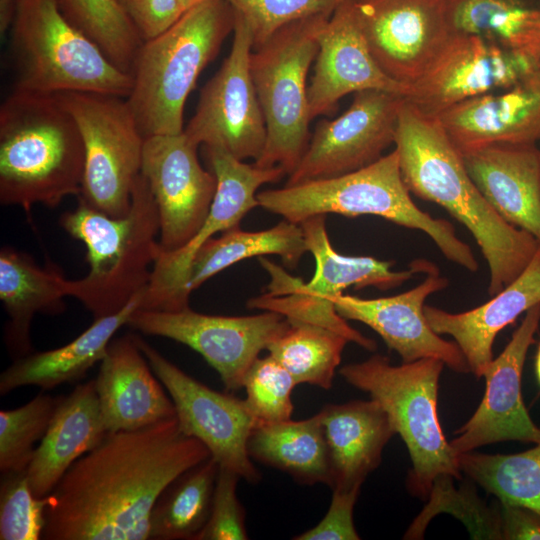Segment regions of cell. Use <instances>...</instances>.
<instances>
[{
  "mask_svg": "<svg viewBox=\"0 0 540 540\" xmlns=\"http://www.w3.org/2000/svg\"><path fill=\"white\" fill-rule=\"evenodd\" d=\"M143 41L151 39L184 13L179 0H118Z\"/></svg>",
  "mask_w": 540,
  "mask_h": 540,
  "instance_id": "f6af8a7d",
  "label": "cell"
},
{
  "mask_svg": "<svg viewBox=\"0 0 540 540\" xmlns=\"http://www.w3.org/2000/svg\"><path fill=\"white\" fill-rule=\"evenodd\" d=\"M444 365L436 358L393 365L387 356L375 354L339 370L346 382L368 393L386 412L412 461L408 490L423 500L439 476L462 477L459 455L443 434L437 410Z\"/></svg>",
  "mask_w": 540,
  "mask_h": 540,
  "instance_id": "52a82bcc",
  "label": "cell"
},
{
  "mask_svg": "<svg viewBox=\"0 0 540 540\" xmlns=\"http://www.w3.org/2000/svg\"><path fill=\"white\" fill-rule=\"evenodd\" d=\"M135 340L175 406L180 431L199 440L219 467L250 483L261 476L247 444L257 422L244 399L211 389L185 373L139 335Z\"/></svg>",
  "mask_w": 540,
  "mask_h": 540,
  "instance_id": "4fadbf2b",
  "label": "cell"
},
{
  "mask_svg": "<svg viewBox=\"0 0 540 540\" xmlns=\"http://www.w3.org/2000/svg\"><path fill=\"white\" fill-rule=\"evenodd\" d=\"M64 16L130 73L143 40L118 0H57Z\"/></svg>",
  "mask_w": 540,
  "mask_h": 540,
  "instance_id": "74e56055",
  "label": "cell"
},
{
  "mask_svg": "<svg viewBox=\"0 0 540 540\" xmlns=\"http://www.w3.org/2000/svg\"><path fill=\"white\" fill-rule=\"evenodd\" d=\"M17 0H0V30L1 33L10 29L16 9Z\"/></svg>",
  "mask_w": 540,
  "mask_h": 540,
  "instance_id": "7dc6e473",
  "label": "cell"
},
{
  "mask_svg": "<svg viewBox=\"0 0 540 540\" xmlns=\"http://www.w3.org/2000/svg\"><path fill=\"white\" fill-rule=\"evenodd\" d=\"M535 371L537 375V380L540 385V342L537 348V354H536V359H535Z\"/></svg>",
  "mask_w": 540,
  "mask_h": 540,
  "instance_id": "681fc988",
  "label": "cell"
},
{
  "mask_svg": "<svg viewBox=\"0 0 540 540\" xmlns=\"http://www.w3.org/2000/svg\"><path fill=\"white\" fill-rule=\"evenodd\" d=\"M326 216L315 215L300 223L307 251L315 260L311 280L302 281V288L309 294L333 302V298L349 287H375L385 291L396 288L414 275L422 273L418 259L410 263L409 269L394 271V261L370 256H345L337 252L329 240Z\"/></svg>",
  "mask_w": 540,
  "mask_h": 540,
  "instance_id": "f546056e",
  "label": "cell"
},
{
  "mask_svg": "<svg viewBox=\"0 0 540 540\" xmlns=\"http://www.w3.org/2000/svg\"><path fill=\"white\" fill-rule=\"evenodd\" d=\"M318 414L328 448L329 486L332 491H360L395 434L386 412L371 398L328 404Z\"/></svg>",
  "mask_w": 540,
  "mask_h": 540,
  "instance_id": "484cf974",
  "label": "cell"
},
{
  "mask_svg": "<svg viewBox=\"0 0 540 540\" xmlns=\"http://www.w3.org/2000/svg\"><path fill=\"white\" fill-rule=\"evenodd\" d=\"M410 194L394 149L359 170L261 191L257 199L263 209L296 224L315 215L379 216L426 233L448 260L476 272L479 265L472 249L457 236L454 226L419 209Z\"/></svg>",
  "mask_w": 540,
  "mask_h": 540,
  "instance_id": "8992f818",
  "label": "cell"
},
{
  "mask_svg": "<svg viewBox=\"0 0 540 540\" xmlns=\"http://www.w3.org/2000/svg\"><path fill=\"white\" fill-rule=\"evenodd\" d=\"M426 278L416 287L398 295L363 299L341 294L333 298L340 316L364 323L373 329L390 350L397 352L403 363L423 358L441 360L451 370L470 372L458 345L432 330L424 315L425 300L448 286L435 264L419 259Z\"/></svg>",
  "mask_w": 540,
  "mask_h": 540,
  "instance_id": "ffe728a7",
  "label": "cell"
},
{
  "mask_svg": "<svg viewBox=\"0 0 540 540\" xmlns=\"http://www.w3.org/2000/svg\"><path fill=\"white\" fill-rule=\"evenodd\" d=\"M305 252L300 224L283 219L261 231H244L237 225L207 240L198 249L188 270L185 294L190 297L209 278L244 259L274 254L280 256L284 264L294 267Z\"/></svg>",
  "mask_w": 540,
  "mask_h": 540,
  "instance_id": "1f68e13d",
  "label": "cell"
},
{
  "mask_svg": "<svg viewBox=\"0 0 540 540\" xmlns=\"http://www.w3.org/2000/svg\"><path fill=\"white\" fill-rule=\"evenodd\" d=\"M94 380L107 432L136 430L176 417L171 397L133 334L111 340Z\"/></svg>",
  "mask_w": 540,
  "mask_h": 540,
  "instance_id": "603a6c76",
  "label": "cell"
},
{
  "mask_svg": "<svg viewBox=\"0 0 540 540\" xmlns=\"http://www.w3.org/2000/svg\"><path fill=\"white\" fill-rule=\"evenodd\" d=\"M15 89L56 94L95 92L128 97L132 76L75 27L57 0H17L10 27Z\"/></svg>",
  "mask_w": 540,
  "mask_h": 540,
  "instance_id": "ba28073f",
  "label": "cell"
},
{
  "mask_svg": "<svg viewBox=\"0 0 540 540\" xmlns=\"http://www.w3.org/2000/svg\"><path fill=\"white\" fill-rule=\"evenodd\" d=\"M539 325L540 302L525 312L504 350L485 370L481 403L449 441L457 455L502 441L540 443V427L531 419L521 391L524 363Z\"/></svg>",
  "mask_w": 540,
  "mask_h": 540,
  "instance_id": "d6986e66",
  "label": "cell"
},
{
  "mask_svg": "<svg viewBox=\"0 0 540 540\" xmlns=\"http://www.w3.org/2000/svg\"><path fill=\"white\" fill-rule=\"evenodd\" d=\"M47 504L48 496H34L27 470L1 473L0 539H41Z\"/></svg>",
  "mask_w": 540,
  "mask_h": 540,
  "instance_id": "60d3db41",
  "label": "cell"
},
{
  "mask_svg": "<svg viewBox=\"0 0 540 540\" xmlns=\"http://www.w3.org/2000/svg\"><path fill=\"white\" fill-rule=\"evenodd\" d=\"M176 417L108 432L77 459L48 495L44 540H145L165 488L209 458Z\"/></svg>",
  "mask_w": 540,
  "mask_h": 540,
  "instance_id": "6da1fadb",
  "label": "cell"
},
{
  "mask_svg": "<svg viewBox=\"0 0 540 540\" xmlns=\"http://www.w3.org/2000/svg\"><path fill=\"white\" fill-rule=\"evenodd\" d=\"M360 491H332L330 507L313 528L294 537L296 540H358L353 509Z\"/></svg>",
  "mask_w": 540,
  "mask_h": 540,
  "instance_id": "ee69618b",
  "label": "cell"
},
{
  "mask_svg": "<svg viewBox=\"0 0 540 540\" xmlns=\"http://www.w3.org/2000/svg\"><path fill=\"white\" fill-rule=\"evenodd\" d=\"M206 0H179L184 12Z\"/></svg>",
  "mask_w": 540,
  "mask_h": 540,
  "instance_id": "c3c4849f",
  "label": "cell"
},
{
  "mask_svg": "<svg viewBox=\"0 0 540 540\" xmlns=\"http://www.w3.org/2000/svg\"><path fill=\"white\" fill-rule=\"evenodd\" d=\"M394 145L409 192L443 207L468 229L488 264V294H498L529 265L540 249L538 240L506 222L485 200L438 118L404 100Z\"/></svg>",
  "mask_w": 540,
  "mask_h": 540,
  "instance_id": "7a4b0ae2",
  "label": "cell"
},
{
  "mask_svg": "<svg viewBox=\"0 0 540 540\" xmlns=\"http://www.w3.org/2000/svg\"><path fill=\"white\" fill-rule=\"evenodd\" d=\"M195 144L183 131L145 138L141 174L157 205L159 250L184 247L197 234L213 202L217 180L205 170Z\"/></svg>",
  "mask_w": 540,
  "mask_h": 540,
  "instance_id": "e0dca14e",
  "label": "cell"
},
{
  "mask_svg": "<svg viewBox=\"0 0 540 540\" xmlns=\"http://www.w3.org/2000/svg\"><path fill=\"white\" fill-rule=\"evenodd\" d=\"M380 68L411 87L445 47L452 32L447 0H351Z\"/></svg>",
  "mask_w": 540,
  "mask_h": 540,
  "instance_id": "ac0fdd59",
  "label": "cell"
},
{
  "mask_svg": "<svg viewBox=\"0 0 540 540\" xmlns=\"http://www.w3.org/2000/svg\"><path fill=\"white\" fill-rule=\"evenodd\" d=\"M252 459L277 468L300 483L330 482L327 443L319 414L311 418L259 424L247 444Z\"/></svg>",
  "mask_w": 540,
  "mask_h": 540,
  "instance_id": "4dcf8cb0",
  "label": "cell"
},
{
  "mask_svg": "<svg viewBox=\"0 0 540 540\" xmlns=\"http://www.w3.org/2000/svg\"><path fill=\"white\" fill-rule=\"evenodd\" d=\"M239 478L219 467L208 521L193 540L248 539L245 512L236 492Z\"/></svg>",
  "mask_w": 540,
  "mask_h": 540,
  "instance_id": "7bdbcfd3",
  "label": "cell"
},
{
  "mask_svg": "<svg viewBox=\"0 0 540 540\" xmlns=\"http://www.w3.org/2000/svg\"><path fill=\"white\" fill-rule=\"evenodd\" d=\"M247 24L256 49L284 26L316 15H332L346 0H226Z\"/></svg>",
  "mask_w": 540,
  "mask_h": 540,
  "instance_id": "b9f144b4",
  "label": "cell"
},
{
  "mask_svg": "<svg viewBox=\"0 0 540 540\" xmlns=\"http://www.w3.org/2000/svg\"><path fill=\"white\" fill-rule=\"evenodd\" d=\"M107 433L94 379L62 396L27 468L34 496L47 497L69 467Z\"/></svg>",
  "mask_w": 540,
  "mask_h": 540,
  "instance_id": "4316f807",
  "label": "cell"
},
{
  "mask_svg": "<svg viewBox=\"0 0 540 540\" xmlns=\"http://www.w3.org/2000/svg\"><path fill=\"white\" fill-rule=\"evenodd\" d=\"M331 15L290 23L253 49L250 72L266 126V142L254 164L280 166L290 175L309 140L307 75L318 52V35Z\"/></svg>",
  "mask_w": 540,
  "mask_h": 540,
  "instance_id": "9c48e42d",
  "label": "cell"
},
{
  "mask_svg": "<svg viewBox=\"0 0 540 540\" xmlns=\"http://www.w3.org/2000/svg\"><path fill=\"white\" fill-rule=\"evenodd\" d=\"M71 280L53 263L38 265L12 247L0 250V300L7 313L4 341L13 360L33 352L30 329L36 314L56 315L70 297Z\"/></svg>",
  "mask_w": 540,
  "mask_h": 540,
  "instance_id": "83f0119b",
  "label": "cell"
},
{
  "mask_svg": "<svg viewBox=\"0 0 540 540\" xmlns=\"http://www.w3.org/2000/svg\"><path fill=\"white\" fill-rule=\"evenodd\" d=\"M452 33L484 38L540 63V8L525 0H447Z\"/></svg>",
  "mask_w": 540,
  "mask_h": 540,
  "instance_id": "d6a6232c",
  "label": "cell"
},
{
  "mask_svg": "<svg viewBox=\"0 0 540 540\" xmlns=\"http://www.w3.org/2000/svg\"><path fill=\"white\" fill-rule=\"evenodd\" d=\"M127 325L190 347L218 372L227 391H236L243 387L244 377L259 353L286 328L288 320L272 311L221 316L188 307L178 311L137 310Z\"/></svg>",
  "mask_w": 540,
  "mask_h": 540,
  "instance_id": "5bb4252c",
  "label": "cell"
},
{
  "mask_svg": "<svg viewBox=\"0 0 540 540\" xmlns=\"http://www.w3.org/2000/svg\"><path fill=\"white\" fill-rule=\"evenodd\" d=\"M540 69V63L484 38L452 33L405 100L425 116L437 118L453 105L508 89Z\"/></svg>",
  "mask_w": 540,
  "mask_h": 540,
  "instance_id": "2e32d148",
  "label": "cell"
},
{
  "mask_svg": "<svg viewBox=\"0 0 540 540\" xmlns=\"http://www.w3.org/2000/svg\"><path fill=\"white\" fill-rule=\"evenodd\" d=\"M205 155L217 188L209 213L193 239L184 247L162 252L152 267L150 281L142 293L141 308L149 311H178L189 307L184 285L198 249L217 233L240 224L242 218L259 206L258 189L283 178L280 166L269 168L247 164L219 148H207Z\"/></svg>",
  "mask_w": 540,
  "mask_h": 540,
  "instance_id": "8fae6325",
  "label": "cell"
},
{
  "mask_svg": "<svg viewBox=\"0 0 540 540\" xmlns=\"http://www.w3.org/2000/svg\"><path fill=\"white\" fill-rule=\"evenodd\" d=\"M234 13L230 53L201 89L184 132L198 146L256 161L265 146L266 126L250 72L252 35L242 17Z\"/></svg>",
  "mask_w": 540,
  "mask_h": 540,
  "instance_id": "7c38bea8",
  "label": "cell"
},
{
  "mask_svg": "<svg viewBox=\"0 0 540 540\" xmlns=\"http://www.w3.org/2000/svg\"><path fill=\"white\" fill-rule=\"evenodd\" d=\"M348 342L346 337L326 327L288 321L266 350L297 384L329 389Z\"/></svg>",
  "mask_w": 540,
  "mask_h": 540,
  "instance_id": "e575fe53",
  "label": "cell"
},
{
  "mask_svg": "<svg viewBox=\"0 0 540 540\" xmlns=\"http://www.w3.org/2000/svg\"><path fill=\"white\" fill-rule=\"evenodd\" d=\"M260 265L270 276L267 291L250 299L248 307L276 312L289 322L314 324L331 329L357 345L374 351L376 342L352 328L337 312L332 301L315 297L302 288L299 277L288 274L282 267L264 257Z\"/></svg>",
  "mask_w": 540,
  "mask_h": 540,
  "instance_id": "8d00e7d4",
  "label": "cell"
},
{
  "mask_svg": "<svg viewBox=\"0 0 540 540\" xmlns=\"http://www.w3.org/2000/svg\"><path fill=\"white\" fill-rule=\"evenodd\" d=\"M75 119L85 149L80 200L111 217L131 207L132 188L141 173L145 137L126 98L95 92L55 94Z\"/></svg>",
  "mask_w": 540,
  "mask_h": 540,
  "instance_id": "30bf717a",
  "label": "cell"
},
{
  "mask_svg": "<svg viewBox=\"0 0 540 540\" xmlns=\"http://www.w3.org/2000/svg\"><path fill=\"white\" fill-rule=\"evenodd\" d=\"M539 302L540 249L526 269L486 303L460 313L425 305L424 315L434 332L453 337L470 372L481 378L493 360L497 334Z\"/></svg>",
  "mask_w": 540,
  "mask_h": 540,
  "instance_id": "d4e9b609",
  "label": "cell"
},
{
  "mask_svg": "<svg viewBox=\"0 0 540 540\" xmlns=\"http://www.w3.org/2000/svg\"><path fill=\"white\" fill-rule=\"evenodd\" d=\"M462 473L499 501L540 515V443L514 454L466 452L458 456Z\"/></svg>",
  "mask_w": 540,
  "mask_h": 540,
  "instance_id": "d590c367",
  "label": "cell"
},
{
  "mask_svg": "<svg viewBox=\"0 0 540 540\" xmlns=\"http://www.w3.org/2000/svg\"><path fill=\"white\" fill-rule=\"evenodd\" d=\"M460 154L472 181L497 214L540 243V149L496 144Z\"/></svg>",
  "mask_w": 540,
  "mask_h": 540,
  "instance_id": "cb8c5ba5",
  "label": "cell"
},
{
  "mask_svg": "<svg viewBox=\"0 0 540 540\" xmlns=\"http://www.w3.org/2000/svg\"><path fill=\"white\" fill-rule=\"evenodd\" d=\"M85 149L79 127L55 94L14 89L0 106V202L28 215L79 196Z\"/></svg>",
  "mask_w": 540,
  "mask_h": 540,
  "instance_id": "3957f363",
  "label": "cell"
},
{
  "mask_svg": "<svg viewBox=\"0 0 540 540\" xmlns=\"http://www.w3.org/2000/svg\"><path fill=\"white\" fill-rule=\"evenodd\" d=\"M59 224L86 246L89 271L71 280L70 297L79 300L94 319L119 312L147 287L159 253L160 221L141 173L127 215L111 217L78 199L76 209L64 212Z\"/></svg>",
  "mask_w": 540,
  "mask_h": 540,
  "instance_id": "277c9868",
  "label": "cell"
},
{
  "mask_svg": "<svg viewBox=\"0 0 540 540\" xmlns=\"http://www.w3.org/2000/svg\"><path fill=\"white\" fill-rule=\"evenodd\" d=\"M143 291L119 312L94 319L69 343L13 360L0 375V394L6 395L24 386H37L48 391L82 380L90 368L104 358L116 332L140 309Z\"/></svg>",
  "mask_w": 540,
  "mask_h": 540,
  "instance_id": "f1b7e54d",
  "label": "cell"
},
{
  "mask_svg": "<svg viewBox=\"0 0 540 540\" xmlns=\"http://www.w3.org/2000/svg\"><path fill=\"white\" fill-rule=\"evenodd\" d=\"M296 385L291 374L271 355L258 357L252 363L243 381L244 400L257 425L291 419V395Z\"/></svg>",
  "mask_w": 540,
  "mask_h": 540,
  "instance_id": "ab89813d",
  "label": "cell"
},
{
  "mask_svg": "<svg viewBox=\"0 0 540 540\" xmlns=\"http://www.w3.org/2000/svg\"><path fill=\"white\" fill-rule=\"evenodd\" d=\"M498 511L501 539L540 540L538 513L524 506L501 501L498 503Z\"/></svg>",
  "mask_w": 540,
  "mask_h": 540,
  "instance_id": "bcb514c9",
  "label": "cell"
},
{
  "mask_svg": "<svg viewBox=\"0 0 540 540\" xmlns=\"http://www.w3.org/2000/svg\"><path fill=\"white\" fill-rule=\"evenodd\" d=\"M218 471L210 456L171 482L153 506L148 539L193 540L208 521Z\"/></svg>",
  "mask_w": 540,
  "mask_h": 540,
  "instance_id": "836d02e7",
  "label": "cell"
},
{
  "mask_svg": "<svg viewBox=\"0 0 540 540\" xmlns=\"http://www.w3.org/2000/svg\"><path fill=\"white\" fill-rule=\"evenodd\" d=\"M62 396L39 393L26 404L0 411V472L27 470Z\"/></svg>",
  "mask_w": 540,
  "mask_h": 540,
  "instance_id": "f35d334b",
  "label": "cell"
},
{
  "mask_svg": "<svg viewBox=\"0 0 540 540\" xmlns=\"http://www.w3.org/2000/svg\"><path fill=\"white\" fill-rule=\"evenodd\" d=\"M234 24L235 13L226 0H206L142 42L126 100L145 138L184 131L185 102Z\"/></svg>",
  "mask_w": 540,
  "mask_h": 540,
  "instance_id": "5b68a950",
  "label": "cell"
},
{
  "mask_svg": "<svg viewBox=\"0 0 540 540\" xmlns=\"http://www.w3.org/2000/svg\"><path fill=\"white\" fill-rule=\"evenodd\" d=\"M460 153L540 140V69L518 84L459 102L438 117Z\"/></svg>",
  "mask_w": 540,
  "mask_h": 540,
  "instance_id": "7402d4cb",
  "label": "cell"
},
{
  "mask_svg": "<svg viewBox=\"0 0 540 540\" xmlns=\"http://www.w3.org/2000/svg\"><path fill=\"white\" fill-rule=\"evenodd\" d=\"M404 100L401 95L382 90L354 93L344 113L316 125L285 185L340 176L376 162L394 144Z\"/></svg>",
  "mask_w": 540,
  "mask_h": 540,
  "instance_id": "9a60e30c",
  "label": "cell"
},
{
  "mask_svg": "<svg viewBox=\"0 0 540 540\" xmlns=\"http://www.w3.org/2000/svg\"><path fill=\"white\" fill-rule=\"evenodd\" d=\"M314 73L308 85L311 120L330 115L350 93L382 90L406 97L410 87L391 79L377 64L364 38L351 0L333 12L318 35Z\"/></svg>",
  "mask_w": 540,
  "mask_h": 540,
  "instance_id": "44dd1931",
  "label": "cell"
}]
</instances>
